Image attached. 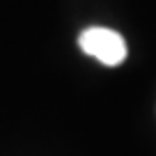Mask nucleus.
Here are the masks:
<instances>
[{
	"label": "nucleus",
	"mask_w": 156,
	"mask_h": 156,
	"mask_svg": "<svg viewBox=\"0 0 156 156\" xmlns=\"http://www.w3.org/2000/svg\"><path fill=\"white\" fill-rule=\"evenodd\" d=\"M78 46L108 67H117L126 60V41L119 32L108 28H87L78 37Z\"/></svg>",
	"instance_id": "f257e3e1"
}]
</instances>
